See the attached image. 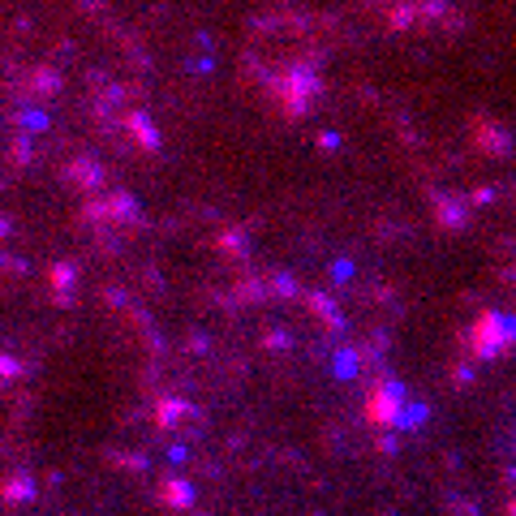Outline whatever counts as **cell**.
Returning <instances> with one entry per match:
<instances>
[{
  "instance_id": "6da1fadb",
  "label": "cell",
  "mask_w": 516,
  "mask_h": 516,
  "mask_svg": "<svg viewBox=\"0 0 516 516\" xmlns=\"http://www.w3.org/2000/svg\"><path fill=\"white\" fill-rule=\"evenodd\" d=\"M306 61H310V35H306V26H301L297 18H267V22L254 26L250 65L263 78H271V82L293 78Z\"/></svg>"
}]
</instances>
